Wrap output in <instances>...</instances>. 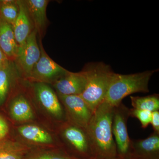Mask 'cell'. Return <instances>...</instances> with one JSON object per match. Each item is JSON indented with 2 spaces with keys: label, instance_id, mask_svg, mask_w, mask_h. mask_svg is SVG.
Here are the masks:
<instances>
[{
  "label": "cell",
  "instance_id": "8fae6325",
  "mask_svg": "<svg viewBox=\"0 0 159 159\" xmlns=\"http://www.w3.org/2000/svg\"><path fill=\"white\" fill-rule=\"evenodd\" d=\"M34 89L38 99L43 107L55 118L62 119L63 110L54 91L43 83H37Z\"/></svg>",
  "mask_w": 159,
  "mask_h": 159
},
{
  "label": "cell",
  "instance_id": "52a82bcc",
  "mask_svg": "<svg viewBox=\"0 0 159 159\" xmlns=\"http://www.w3.org/2000/svg\"><path fill=\"white\" fill-rule=\"evenodd\" d=\"M58 96L65 107L70 123L85 129L93 113L82 97L80 95Z\"/></svg>",
  "mask_w": 159,
  "mask_h": 159
},
{
  "label": "cell",
  "instance_id": "603a6c76",
  "mask_svg": "<svg viewBox=\"0 0 159 159\" xmlns=\"http://www.w3.org/2000/svg\"><path fill=\"white\" fill-rule=\"evenodd\" d=\"M9 132V125L6 119L0 116V142L3 141Z\"/></svg>",
  "mask_w": 159,
  "mask_h": 159
},
{
  "label": "cell",
  "instance_id": "ffe728a7",
  "mask_svg": "<svg viewBox=\"0 0 159 159\" xmlns=\"http://www.w3.org/2000/svg\"><path fill=\"white\" fill-rule=\"evenodd\" d=\"M19 11L17 1H0V17L13 26Z\"/></svg>",
  "mask_w": 159,
  "mask_h": 159
},
{
  "label": "cell",
  "instance_id": "ac0fdd59",
  "mask_svg": "<svg viewBox=\"0 0 159 159\" xmlns=\"http://www.w3.org/2000/svg\"><path fill=\"white\" fill-rule=\"evenodd\" d=\"M25 152L18 144L4 140L0 142V159H24Z\"/></svg>",
  "mask_w": 159,
  "mask_h": 159
},
{
  "label": "cell",
  "instance_id": "30bf717a",
  "mask_svg": "<svg viewBox=\"0 0 159 159\" xmlns=\"http://www.w3.org/2000/svg\"><path fill=\"white\" fill-rule=\"evenodd\" d=\"M86 76L84 70L78 73L67 71L54 83L58 95H80L85 88Z\"/></svg>",
  "mask_w": 159,
  "mask_h": 159
},
{
  "label": "cell",
  "instance_id": "277c9868",
  "mask_svg": "<svg viewBox=\"0 0 159 159\" xmlns=\"http://www.w3.org/2000/svg\"><path fill=\"white\" fill-rule=\"evenodd\" d=\"M129 116V109L122 102L114 107L112 130L118 159L129 157L131 139L127 131V123Z\"/></svg>",
  "mask_w": 159,
  "mask_h": 159
},
{
  "label": "cell",
  "instance_id": "5bb4252c",
  "mask_svg": "<svg viewBox=\"0 0 159 159\" xmlns=\"http://www.w3.org/2000/svg\"><path fill=\"white\" fill-rule=\"evenodd\" d=\"M50 1L48 0L25 1L29 15L34 29L42 34L47 24V8Z\"/></svg>",
  "mask_w": 159,
  "mask_h": 159
},
{
  "label": "cell",
  "instance_id": "2e32d148",
  "mask_svg": "<svg viewBox=\"0 0 159 159\" xmlns=\"http://www.w3.org/2000/svg\"><path fill=\"white\" fill-rule=\"evenodd\" d=\"M11 117L18 121H26L32 119L33 111L29 102L23 96L16 97L10 107Z\"/></svg>",
  "mask_w": 159,
  "mask_h": 159
},
{
  "label": "cell",
  "instance_id": "6da1fadb",
  "mask_svg": "<svg viewBox=\"0 0 159 159\" xmlns=\"http://www.w3.org/2000/svg\"><path fill=\"white\" fill-rule=\"evenodd\" d=\"M114 109L103 101L94 112L86 127L92 159H118L112 130Z\"/></svg>",
  "mask_w": 159,
  "mask_h": 159
},
{
  "label": "cell",
  "instance_id": "7c38bea8",
  "mask_svg": "<svg viewBox=\"0 0 159 159\" xmlns=\"http://www.w3.org/2000/svg\"><path fill=\"white\" fill-rule=\"evenodd\" d=\"M19 11L13 29L15 37L19 46L25 42L27 38L34 29L33 23L29 15L25 1H17Z\"/></svg>",
  "mask_w": 159,
  "mask_h": 159
},
{
  "label": "cell",
  "instance_id": "d4e9b609",
  "mask_svg": "<svg viewBox=\"0 0 159 159\" xmlns=\"http://www.w3.org/2000/svg\"><path fill=\"white\" fill-rule=\"evenodd\" d=\"M7 56L5 55L4 52L2 51L0 48V68L4 66H6L10 62Z\"/></svg>",
  "mask_w": 159,
  "mask_h": 159
},
{
  "label": "cell",
  "instance_id": "cb8c5ba5",
  "mask_svg": "<svg viewBox=\"0 0 159 159\" xmlns=\"http://www.w3.org/2000/svg\"><path fill=\"white\" fill-rule=\"evenodd\" d=\"M152 124L154 132L159 134V111H155L152 113Z\"/></svg>",
  "mask_w": 159,
  "mask_h": 159
},
{
  "label": "cell",
  "instance_id": "9a60e30c",
  "mask_svg": "<svg viewBox=\"0 0 159 159\" xmlns=\"http://www.w3.org/2000/svg\"><path fill=\"white\" fill-rule=\"evenodd\" d=\"M18 130L23 138L31 142L48 144L52 143L53 141L49 133L37 125H23L19 127Z\"/></svg>",
  "mask_w": 159,
  "mask_h": 159
},
{
  "label": "cell",
  "instance_id": "d6986e66",
  "mask_svg": "<svg viewBox=\"0 0 159 159\" xmlns=\"http://www.w3.org/2000/svg\"><path fill=\"white\" fill-rule=\"evenodd\" d=\"M14 69L11 61L0 68V105L4 103L7 98Z\"/></svg>",
  "mask_w": 159,
  "mask_h": 159
},
{
  "label": "cell",
  "instance_id": "9c48e42d",
  "mask_svg": "<svg viewBox=\"0 0 159 159\" xmlns=\"http://www.w3.org/2000/svg\"><path fill=\"white\" fill-rule=\"evenodd\" d=\"M128 157L159 159V134L153 132L147 139L131 140Z\"/></svg>",
  "mask_w": 159,
  "mask_h": 159
},
{
  "label": "cell",
  "instance_id": "3957f363",
  "mask_svg": "<svg viewBox=\"0 0 159 159\" xmlns=\"http://www.w3.org/2000/svg\"><path fill=\"white\" fill-rule=\"evenodd\" d=\"M155 70L123 75L114 73L104 101L115 107L125 97L136 93H148V83Z\"/></svg>",
  "mask_w": 159,
  "mask_h": 159
},
{
  "label": "cell",
  "instance_id": "8992f818",
  "mask_svg": "<svg viewBox=\"0 0 159 159\" xmlns=\"http://www.w3.org/2000/svg\"><path fill=\"white\" fill-rule=\"evenodd\" d=\"M41 55L28 78L38 83H54L64 75L67 70L49 57L42 46H40Z\"/></svg>",
  "mask_w": 159,
  "mask_h": 159
},
{
  "label": "cell",
  "instance_id": "5b68a950",
  "mask_svg": "<svg viewBox=\"0 0 159 159\" xmlns=\"http://www.w3.org/2000/svg\"><path fill=\"white\" fill-rule=\"evenodd\" d=\"M37 33L34 29L25 42L19 47L17 56L14 60L18 70L27 78L40 57L41 51L37 42Z\"/></svg>",
  "mask_w": 159,
  "mask_h": 159
},
{
  "label": "cell",
  "instance_id": "4fadbf2b",
  "mask_svg": "<svg viewBox=\"0 0 159 159\" xmlns=\"http://www.w3.org/2000/svg\"><path fill=\"white\" fill-rule=\"evenodd\" d=\"M0 48L9 61H14L19 46L15 37L13 27L0 17Z\"/></svg>",
  "mask_w": 159,
  "mask_h": 159
},
{
  "label": "cell",
  "instance_id": "7402d4cb",
  "mask_svg": "<svg viewBox=\"0 0 159 159\" xmlns=\"http://www.w3.org/2000/svg\"><path fill=\"white\" fill-rule=\"evenodd\" d=\"M28 159H77L65 153H46L32 157Z\"/></svg>",
  "mask_w": 159,
  "mask_h": 159
},
{
  "label": "cell",
  "instance_id": "e0dca14e",
  "mask_svg": "<svg viewBox=\"0 0 159 159\" xmlns=\"http://www.w3.org/2000/svg\"><path fill=\"white\" fill-rule=\"evenodd\" d=\"M131 105L133 108L152 112L159 111V96L154 94L146 97L130 96Z\"/></svg>",
  "mask_w": 159,
  "mask_h": 159
},
{
  "label": "cell",
  "instance_id": "7a4b0ae2",
  "mask_svg": "<svg viewBox=\"0 0 159 159\" xmlns=\"http://www.w3.org/2000/svg\"><path fill=\"white\" fill-rule=\"evenodd\" d=\"M86 83L80 95L93 111H95L104 99L114 72L103 62L89 63L84 69Z\"/></svg>",
  "mask_w": 159,
  "mask_h": 159
},
{
  "label": "cell",
  "instance_id": "44dd1931",
  "mask_svg": "<svg viewBox=\"0 0 159 159\" xmlns=\"http://www.w3.org/2000/svg\"><path fill=\"white\" fill-rule=\"evenodd\" d=\"M152 112L149 111L134 108L129 109L130 116L139 119L143 128H146L150 124L152 120Z\"/></svg>",
  "mask_w": 159,
  "mask_h": 159
},
{
  "label": "cell",
  "instance_id": "ba28073f",
  "mask_svg": "<svg viewBox=\"0 0 159 159\" xmlns=\"http://www.w3.org/2000/svg\"><path fill=\"white\" fill-rule=\"evenodd\" d=\"M64 141L84 159H92V150L85 128L73 124L65 125L61 131Z\"/></svg>",
  "mask_w": 159,
  "mask_h": 159
},
{
  "label": "cell",
  "instance_id": "484cf974",
  "mask_svg": "<svg viewBox=\"0 0 159 159\" xmlns=\"http://www.w3.org/2000/svg\"><path fill=\"white\" fill-rule=\"evenodd\" d=\"M124 159H134L132 158H130V157H128V158H126Z\"/></svg>",
  "mask_w": 159,
  "mask_h": 159
}]
</instances>
